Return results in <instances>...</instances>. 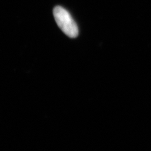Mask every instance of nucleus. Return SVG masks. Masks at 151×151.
<instances>
[{"label": "nucleus", "mask_w": 151, "mask_h": 151, "mask_svg": "<svg viewBox=\"0 0 151 151\" xmlns=\"http://www.w3.org/2000/svg\"><path fill=\"white\" fill-rule=\"evenodd\" d=\"M55 20L64 34L70 38H76L79 34L76 23L70 13L64 8L58 6L53 10Z\"/></svg>", "instance_id": "nucleus-1"}]
</instances>
